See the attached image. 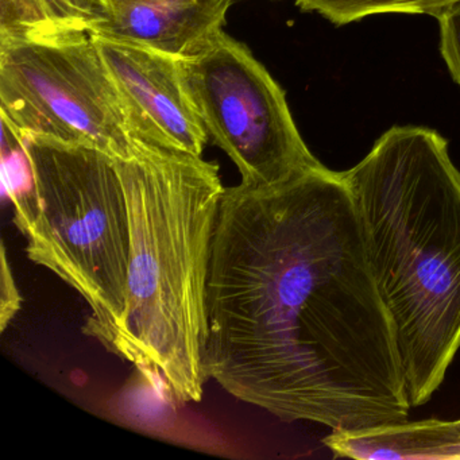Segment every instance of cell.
Listing matches in <instances>:
<instances>
[{
    "mask_svg": "<svg viewBox=\"0 0 460 460\" xmlns=\"http://www.w3.org/2000/svg\"><path fill=\"white\" fill-rule=\"evenodd\" d=\"M207 314V376L239 401L331 429L408 419L394 325L341 172L226 188Z\"/></svg>",
    "mask_w": 460,
    "mask_h": 460,
    "instance_id": "6da1fadb",
    "label": "cell"
},
{
    "mask_svg": "<svg viewBox=\"0 0 460 460\" xmlns=\"http://www.w3.org/2000/svg\"><path fill=\"white\" fill-rule=\"evenodd\" d=\"M341 173L417 408L460 349V171L438 131L394 126Z\"/></svg>",
    "mask_w": 460,
    "mask_h": 460,
    "instance_id": "7a4b0ae2",
    "label": "cell"
},
{
    "mask_svg": "<svg viewBox=\"0 0 460 460\" xmlns=\"http://www.w3.org/2000/svg\"><path fill=\"white\" fill-rule=\"evenodd\" d=\"M115 164L131 241L125 314L109 351L157 382L169 402H199L208 381L207 289L226 190L219 165L139 139Z\"/></svg>",
    "mask_w": 460,
    "mask_h": 460,
    "instance_id": "3957f363",
    "label": "cell"
},
{
    "mask_svg": "<svg viewBox=\"0 0 460 460\" xmlns=\"http://www.w3.org/2000/svg\"><path fill=\"white\" fill-rule=\"evenodd\" d=\"M18 136L34 179L33 190L12 199L26 254L84 298L91 314L83 332L109 349L125 314L131 241L115 158L84 145Z\"/></svg>",
    "mask_w": 460,
    "mask_h": 460,
    "instance_id": "277c9868",
    "label": "cell"
},
{
    "mask_svg": "<svg viewBox=\"0 0 460 460\" xmlns=\"http://www.w3.org/2000/svg\"><path fill=\"white\" fill-rule=\"evenodd\" d=\"M0 118L21 136L128 158L133 134L122 99L88 31L63 28L0 41Z\"/></svg>",
    "mask_w": 460,
    "mask_h": 460,
    "instance_id": "5b68a950",
    "label": "cell"
},
{
    "mask_svg": "<svg viewBox=\"0 0 460 460\" xmlns=\"http://www.w3.org/2000/svg\"><path fill=\"white\" fill-rule=\"evenodd\" d=\"M179 63L207 136L243 184H279L324 166L304 142L285 91L246 45L222 31Z\"/></svg>",
    "mask_w": 460,
    "mask_h": 460,
    "instance_id": "8992f818",
    "label": "cell"
},
{
    "mask_svg": "<svg viewBox=\"0 0 460 460\" xmlns=\"http://www.w3.org/2000/svg\"><path fill=\"white\" fill-rule=\"evenodd\" d=\"M93 37L122 99L133 138L203 155L209 138L185 90L179 58Z\"/></svg>",
    "mask_w": 460,
    "mask_h": 460,
    "instance_id": "52a82bcc",
    "label": "cell"
},
{
    "mask_svg": "<svg viewBox=\"0 0 460 460\" xmlns=\"http://www.w3.org/2000/svg\"><path fill=\"white\" fill-rule=\"evenodd\" d=\"M236 0H110L111 17L93 36L174 58L203 50L223 31Z\"/></svg>",
    "mask_w": 460,
    "mask_h": 460,
    "instance_id": "ba28073f",
    "label": "cell"
},
{
    "mask_svg": "<svg viewBox=\"0 0 460 460\" xmlns=\"http://www.w3.org/2000/svg\"><path fill=\"white\" fill-rule=\"evenodd\" d=\"M336 457L359 460L460 459V419L385 422L332 429L323 440Z\"/></svg>",
    "mask_w": 460,
    "mask_h": 460,
    "instance_id": "9c48e42d",
    "label": "cell"
},
{
    "mask_svg": "<svg viewBox=\"0 0 460 460\" xmlns=\"http://www.w3.org/2000/svg\"><path fill=\"white\" fill-rule=\"evenodd\" d=\"M460 0H296L303 12L317 13L336 26L370 15L427 14L438 18Z\"/></svg>",
    "mask_w": 460,
    "mask_h": 460,
    "instance_id": "30bf717a",
    "label": "cell"
},
{
    "mask_svg": "<svg viewBox=\"0 0 460 460\" xmlns=\"http://www.w3.org/2000/svg\"><path fill=\"white\" fill-rule=\"evenodd\" d=\"M63 28L44 0H0V41L31 39Z\"/></svg>",
    "mask_w": 460,
    "mask_h": 460,
    "instance_id": "8fae6325",
    "label": "cell"
},
{
    "mask_svg": "<svg viewBox=\"0 0 460 460\" xmlns=\"http://www.w3.org/2000/svg\"><path fill=\"white\" fill-rule=\"evenodd\" d=\"M53 20L64 28L93 31L111 17L110 0H44Z\"/></svg>",
    "mask_w": 460,
    "mask_h": 460,
    "instance_id": "7c38bea8",
    "label": "cell"
},
{
    "mask_svg": "<svg viewBox=\"0 0 460 460\" xmlns=\"http://www.w3.org/2000/svg\"><path fill=\"white\" fill-rule=\"evenodd\" d=\"M436 20L440 26V53L452 79L460 87V2L441 13Z\"/></svg>",
    "mask_w": 460,
    "mask_h": 460,
    "instance_id": "4fadbf2b",
    "label": "cell"
},
{
    "mask_svg": "<svg viewBox=\"0 0 460 460\" xmlns=\"http://www.w3.org/2000/svg\"><path fill=\"white\" fill-rule=\"evenodd\" d=\"M22 305L20 289L15 284L12 266L7 258L6 246L2 244V273H0V328L4 332Z\"/></svg>",
    "mask_w": 460,
    "mask_h": 460,
    "instance_id": "5bb4252c",
    "label": "cell"
}]
</instances>
